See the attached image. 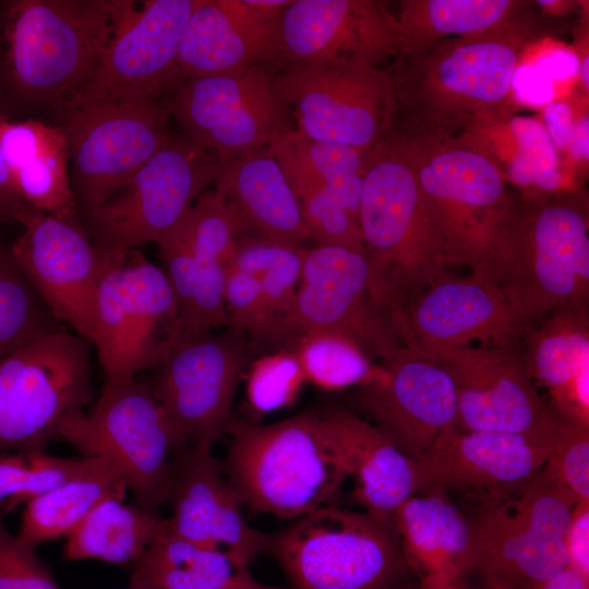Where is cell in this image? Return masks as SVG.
Wrapping results in <instances>:
<instances>
[{
	"mask_svg": "<svg viewBox=\"0 0 589 589\" xmlns=\"http://www.w3.org/2000/svg\"><path fill=\"white\" fill-rule=\"evenodd\" d=\"M157 245L179 310L181 338L208 334L215 327L228 325L227 265L199 259L165 241Z\"/></svg>",
	"mask_w": 589,
	"mask_h": 589,
	"instance_id": "cell-37",
	"label": "cell"
},
{
	"mask_svg": "<svg viewBox=\"0 0 589 589\" xmlns=\"http://www.w3.org/2000/svg\"><path fill=\"white\" fill-rule=\"evenodd\" d=\"M239 239L232 216L214 189L200 194L185 215L159 241L177 245L199 259L227 265Z\"/></svg>",
	"mask_w": 589,
	"mask_h": 589,
	"instance_id": "cell-42",
	"label": "cell"
},
{
	"mask_svg": "<svg viewBox=\"0 0 589 589\" xmlns=\"http://www.w3.org/2000/svg\"><path fill=\"white\" fill-rule=\"evenodd\" d=\"M388 135L412 166L436 214L445 264L484 275L521 195L496 158L473 139L396 120Z\"/></svg>",
	"mask_w": 589,
	"mask_h": 589,
	"instance_id": "cell-3",
	"label": "cell"
},
{
	"mask_svg": "<svg viewBox=\"0 0 589 589\" xmlns=\"http://www.w3.org/2000/svg\"><path fill=\"white\" fill-rule=\"evenodd\" d=\"M275 75L276 67L260 64L189 79L167 98V108L185 137L224 164L293 129Z\"/></svg>",
	"mask_w": 589,
	"mask_h": 589,
	"instance_id": "cell-14",
	"label": "cell"
},
{
	"mask_svg": "<svg viewBox=\"0 0 589 589\" xmlns=\"http://www.w3.org/2000/svg\"><path fill=\"white\" fill-rule=\"evenodd\" d=\"M484 276L531 322L557 310L589 309L587 194L573 189L521 196Z\"/></svg>",
	"mask_w": 589,
	"mask_h": 589,
	"instance_id": "cell-4",
	"label": "cell"
},
{
	"mask_svg": "<svg viewBox=\"0 0 589 589\" xmlns=\"http://www.w3.org/2000/svg\"><path fill=\"white\" fill-rule=\"evenodd\" d=\"M168 520L140 506L109 498L95 507L68 536V560L96 558L112 564L134 561L166 529Z\"/></svg>",
	"mask_w": 589,
	"mask_h": 589,
	"instance_id": "cell-36",
	"label": "cell"
},
{
	"mask_svg": "<svg viewBox=\"0 0 589 589\" xmlns=\"http://www.w3.org/2000/svg\"><path fill=\"white\" fill-rule=\"evenodd\" d=\"M10 247L28 283L57 320L88 342L95 299L106 262L79 219L33 211Z\"/></svg>",
	"mask_w": 589,
	"mask_h": 589,
	"instance_id": "cell-19",
	"label": "cell"
},
{
	"mask_svg": "<svg viewBox=\"0 0 589 589\" xmlns=\"http://www.w3.org/2000/svg\"><path fill=\"white\" fill-rule=\"evenodd\" d=\"M220 163L183 134L173 135L111 197L79 218L104 251L157 243L215 181Z\"/></svg>",
	"mask_w": 589,
	"mask_h": 589,
	"instance_id": "cell-12",
	"label": "cell"
},
{
	"mask_svg": "<svg viewBox=\"0 0 589 589\" xmlns=\"http://www.w3.org/2000/svg\"><path fill=\"white\" fill-rule=\"evenodd\" d=\"M290 347L305 380L323 389L362 386L378 372V364H374L353 344L333 334L302 333Z\"/></svg>",
	"mask_w": 589,
	"mask_h": 589,
	"instance_id": "cell-40",
	"label": "cell"
},
{
	"mask_svg": "<svg viewBox=\"0 0 589 589\" xmlns=\"http://www.w3.org/2000/svg\"><path fill=\"white\" fill-rule=\"evenodd\" d=\"M398 589H432V587L423 580L418 581V582H413L411 580Z\"/></svg>",
	"mask_w": 589,
	"mask_h": 589,
	"instance_id": "cell-58",
	"label": "cell"
},
{
	"mask_svg": "<svg viewBox=\"0 0 589 589\" xmlns=\"http://www.w3.org/2000/svg\"><path fill=\"white\" fill-rule=\"evenodd\" d=\"M392 524L404 553L416 572L440 589L461 581L472 570L473 536L470 521L441 490L414 493L394 512Z\"/></svg>",
	"mask_w": 589,
	"mask_h": 589,
	"instance_id": "cell-28",
	"label": "cell"
},
{
	"mask_svg": "<svg viewBox=\"0 0 589 589\" xmlns=\"http://www.w3.org/2000/svg\"><path fill=\"white\" fill-rule=\"evenodd\" d=\"M58 437L83 457L107 459L137 506L156 515L169 497L173 456L188 445L168 411L136 376L106 377L93 406L68 420Z\"/></svg>",
	"mask_w": 589,
	"mask_h": 589,
	"instance_id": "cell-7",
	"label": "cell"
},
{
	"mask_svg": "<svg viewBox=\"0 0 589 589\" xmlns=\"http://www.w3.org/2000/svg\"><path fill=\"white\" fill-rule=\"evenodd\" d=\"M526 530L565 541L577 497L544 466L530 478L478 497Z\"/></svg>",
	"mask_w": 589,
	"mask_h": 589,
	"instance_id": "cell-38",
	"label": "cell"
},
{
	"mask_svg": "<svg viewBox=\"0 0 589 589\" xmlns=\"http://www.w3.org/2000/svg\"><path fill=\"white\" fill-rule=\"evenodd\" d=\"M550 81H564L578 73V57L565 48H554L531 62Z\"/></svg>",
	"mask_w": 589,
	"mask_h": 589,
	"instance_id": "cell-54",
	"label": "cell"
},
{
	"mask_svg": "<svg viewBox=\"0 0 589 589\" xmlns=\"http://www.w3.org/2000/svg\"><path fill=\"white\" fill-rule=\"evenodd\" d=\"M589 58L588 56L584 57L581 61H579L578 67V73L580 75V79L582 81L584 86L586 87V92L589 89Z\"/></svg>",
	"mask_w": 589,
	"mask_h": 589,
	"instance_id": "cell-57",
	"label": "cell"
},
{
	"mask_svg": "<svg viewBox=\"0 0 589 589\" xmlns=\"http://www.w3.org/2000/svg\"><path fill=\"white\" fill-rule=\"evenodd\" d=\"M305 380L293 352L276 353L254 364L250 371L248 396L259 411H271L289 404Z\"/></svg>",
	"mask_w": 589,
	"mask_h": 589,
	"instance_id": "cell-48",
	"label": "cell"
},
{
	"mask_svg": "<svg viewBox=\"0 0 589 589\" xmlns=\"http://www.w3.org/2000/svg\"><path fill=\"white\" fill-rule=\"evenodd\" d=\"M277 58L278 27L256 22L242 0H200L178 51L184 81L260 64L277 67Z\"/></svg>",
	"mask_w": 589,
	"mask_h": 589,
	"instance_id": "cell-25",
	"label": "cell"
},
{
	"mask_svg": "<svg viewBox=\"0 0 589 589\" xmlns=\"http://www.w3.org/2000/svg\"><path fill=\"white\" fill-rule=\"evenodd\" d=\"M543 119L545 130L556 149H564L569 146L574 120L567 104L563 101H551L544 106Z\"/></svg>",
	"mask_w": 589,
	"mask_h": 589,
	"instance_id": "cell-53",
	"label": "cell"
},
{
	"mask_svg": "<svg viewBox=\"0 0 589 589\" xmlns=\"http://www.w3.org/2000/svg\"><path fill=\"white\" fill-rule=\"evenodd\" d=\"M277 88L304 136L371 151L392 130L397 104L387 69L288 63Z\"/></svg>",
	"mask_w": 589,
	"mask_h": 589,
	"instance_id": "cell-13",
	"label": "cell"
},
{
	"mask_svg": "<svg viewBox=\"0 0 589 589\" xmlns=\"http://www.w3.org/2000/svg\"><path fill=\"white\" fill-rule=\"evenodd\" d=\"M515 101L529 106H545L553 100V82L533 64H519L512 80Z\"/></svg>",
	"mask_w": 589,
	"mask_h": 589,
	"instance_id": "cell-50",
	"label": "cell"
},
{
	"mask_svg": "<svg viewBox=\"0 0 589 589\" xmlns=\"http://www.w3.org/2000/svg\"><path fill=\"white\" fill-rule=\"evenodd\" d=\"M129 0L0 1V117L76 107Z\"/></svg>",
	"mask_w": 589,
	"mask_h": 589,
	"instance_id": "cell-1",
	"label": "cell"
},
{
	"mask_svg": "<svg viewBox=\"0 0 589 589\" xmlns=\"http://www.w3.org/2000/svg\"><path fill=\"white\" fill-rule=\"evenodd\" d=\"M182 335L165 272L135 249L106 251L89 340L106 377L159 365Z\"/></svg>",
	"mask_w": 589,
	"mask_h": 589,
	"instance_id": "cell-11",
	"label": "cell"
},
{
	"mask_svg": "<svg viewBox=\"0 0 589 589\" xmlns=\"http://www.w3.org/2000/svg\"><path fill=\"white\" fill-rule=\"evenodd\" d=\"M302 256L289 320L296 337L333 334L380 363L409 346L406 313L375 275L366 253L315 245L303 249Z\"/></svg>",
	"mask_w": 589,
	"mask_h": 589,
	"instance_id": "cell-9",
	"label": "cell"
},
{
	"mask_svg": "<svg viewBox=\"0 0 589 589\" xmlns=\"http://www.w3.org/2000/svg\"><path fill=\"white\" fill-rule=\"evenodd\" d=\"M294 195L314 188L338 194L359 217L360 194L370 151L315 141L294 128L267 146Z\"/></svg>",
	"mask_w": 589,
	"mask_h": 589,
	"instance_id": "cell-34",
	"label": "cell"
},
{
	"mask_svg": "<svg viewBox=\"0 0 589 589\" xmlns=\"http://www.w3.org/2000/svg\"><path fill=\"white\" fill-rule=\"evenodd\" d=\"M252 356L239 329L182 337L145 381L193 447L212 449L232 422L238 385Z\"/></svg>",
	"mask_w": 589,
	"mask_h": 589,
	"instance_id": "cell-16",
	"label": "cell"
},
{
	"mask_svg": "<svg viewBox=\"0 0 589 589\" xmlns=\"http://www.w3.org/2000/svg\"><path fill=\"white\" fill-rule=\"evenodd\" d=\"M0 151L13 184L33 209L79 219L62 127L0 117Z\"/></svg>",
	"mask_w": 589,
	"mask_h": 589,
	"instance_id": "cell-30",
	"label": "cell"
},
{
	"mask_svg": "<svg viewBox=\"0 0 589 589\" xmlns=\"http://www.w3.org/2000/svg\"><path fill=\"white\" fill-rule=\"evenodd\" d=\"M473 519V566L489 587L542 589L569 567L565 541L537 536L485 502Z\"/></svg>",
	"mask_w": 589,
	"mask_h": 589,
	"instance_id": "cell-29",
	"label": "cell"
},
{
	"mask_svg": "<svg viewBox=\"0 0 589 589\" xmlns=\"http://www.w3.org/2000/svg\"><path fill=\"white\" fill-rule=\"evenodd\" d=\"M409 349L440 347H520L533 323L489 277L446 275L406 309Z\"/></svg>",
	"mask_w": 589,
	"mask_h": 589,
	"instance_id": "cell-23",
	"label": "cell"
},
{
	"mask_svg": "<svg viewBox=\"0 0 589 589\" xmlns=\"http://www.w3.org/2000/svg\"><path fill=\"white\" fill-rule=\"evenodd\" d=\"M225 300L228 325L241 330L252 345L291 346L296 338L293 332L271 310L257 283L228 265Z\"/></svg>",
	"mask_w": 589,
	"mask_h": 589,
	"instance_id": "cell-45",
	"label": "cell"
},
{
	"mask_svg": "<svg viewBox=\"0 0 589 589\" xmlns=\"http://www.w3.org/2000/svg\"><path fill=\"white\" fill-rule=\"evenodd\" d=\"M532 5L534 2L520 0H401L394 13L399 28V53L443 38L533 26L529 12Z\"/></svg>",
	"mask_w": 589,
	"mask_h": 589,
	"instance_id": "cell-32",
	"label": "cell"
},
{
	"mask_svg": "<svg viewBox=\"0 0 589 589\" xmlns=\"http://www.w3.org/2000/svg\"><path fill=\"white\" fill-rule=\"evenodd\" d=\"M555 411L548 404L526 432L462 431L455 424L413 459L416 492L441 490L480 497L537 473L551 450Z\"/></svg>",
	"mask_w": 589,
	"mask_h": 589,
	"instance_id": "cell-18",
	"label": "cell"
},
{
	"mask_svg": "<svg viewBox=\"0 0 589 589\" xmlns=\"http://www.w3.org/2000/svg\"><path fill=\"white\" fill-rule=\"evenodd\" d=\"M33 211L19 195L0 151V226L21 225Z\"/></svg>",
	"mask_w": 589,
	"mask_h": 589,
	"instance_id": "cell-52",
	"label": "cell"
},
{
	"mask_svg": "<svg viewBox=\"0 0 589 589\" xmlns=\"http://www.w3.org/2000/svg\"><path fill=\"white\" fill-rule=\"evenodd\" d=\"M250 15L260 24L278 27L283 13L292 0H242Z\"/></svg>",
	"mask_w": 589,
	"mask_h": 589,
	"instance_id": "cell-55",
	"label": "cell"
},
{
	"mask_svg": "<svg viewBox=\"0 0 589 589\" xmlns=\"http://www.w3.org/2000/svg\"><path fill=\"white\" fill-rule=\"evenodd\" d=\"M223 470L243 504L296 520L334 504L348 478L318 412L271 424L232 421Z\"/></svg>",
	"mask_w": 589,
	"mask_h": 589,
	"instance_id": "cell-5",
	"label": "cell"
},
{
	"mask_svg": "<svg viewBox=\"0 0 589 589\" xmlns=\"http://www.w3.org/2000/svg\"><path fill=\"white\" fill-rule=\"evenodd\" d=\"M378 365L377 374L360 386L357 405L368 421L413 460L456 423L453 381L438 363L407 347Z\"/></svg>",
	"mask_w": 589,
	"mask_h": 589,
	"instance_id": "cell-22",
	"label": "cell"
},
{
	"mask_svg": "<svg viewBox=\"0 0 589 589\" xmlns=\"http://www.w3.org/2000/svg\"><path fill=\"white\" fill-rule=\"evenodd\" d=\"M211 450L188 444L173 456L168 529L187 540L224 550L249 567L267 550L268 537L248 524L239 494Z\"/></svg>",
	"mask_w": 589,
	"mask_h": 589,
	"instance_id": "cell-24",
	"label": "cell"
},
{
	"mask_svg": "<svg viewBox=\"0 0 589 589\" xmlns=\"http://www.w3.org/2000/svg\"><path fill=\"white\" fill-rule=\"evenodd\" d=\"M88 341L61 327L0 357V450L44 452L93 398Z\"/></svg>",
	"mask_w": 589,
	"mask_h": 589,
	"instance_id": "cell-10",
	"label": "cell"
},
{
	"mask_svg": "<svg viewBox=\"0 0 589 589\" xmlns=\"http://www.w3.org/2000/svg\"><path fill=\"white\" fill-rule=\"evenodd\" d=\"M127 490L112 464L92 457L81 473L27 502L16 536L33 548L68 537L104 501H123Z\"/></svg>",
	"mask_w": 589,
	"mask_h": 589,
	"instance_id": "cell-33",
	"label": "cell"
},
{
	"mask_svg": "<svg viewBox=\"0 0 589 589\" xmlns=\"http://www.w3.org/2000/svg\"><path fill=\"white\" fill-rule=\"evenodd\" d=\"M520 351L534 386L557 395L589 368V309L557 310L533 322Z\"/></svg>",
	"mask_w": 589,
	"mask_h": 589,
	"instance_id": "cell-35",
	"label": "cell"
},
{
	"mask_svg": "<svg viewBox=\"0 0 589 589\" xmlns=\"http://www.w3.org/2000/svg\"><path fill=\"white\" fill-rule=\"evenodd\" d=\"M4 527L3 525V521H2V512L0 510V529Z\"/></svg>",
	"mask_w": 589,
	"mask_h": 589,
	"instance_id": "cell-60",
	"label": "cell"
},
{
	"mask_svg": "<svg viewBox=\"0 0 589 589\" xmlns=\"http://www.w3.org/2000/svg\"><path fill=\"white\" fill-rule=\"evenodd\" d=\"M508 128L514 152L507 176L515 184L528 190V194L521 196L537 199L560 191L558 157L544 125L531 117L513 116Z\"/></svg>",
	"mask_w": 589,
	"mask_h": 589,
	"instance_id": "cell-44",
	"label": "cell"
},
{
	"mask_svg": "<svg viewBox=\"0 0 589 589\" xmlns=\"http://www.w3.org/2000/svg\"><path fill=\"white\" fill-rule=\"evenodd\" d=\"M200 0H152L110 41L77 105L165 101L184 81L178 51ZM74 109V108H73Z\"/></svg>",
	"mask_w": 589,
	"mask_h": 589,
	"instance_id": "cell-17",
	"label": "cell"
},
{
	"mask_svg": "<svg viewBox=\"0 0 589 589\" xmlns=\"http://www.w3.org/2000/svg\"><path fill=\"white\" fill-rule=\"evenodd\" d=\"M399 49L396 17L383 1L292 0L278 24L276 68L299 62L377 68Z\"/></svg>",
	"mask_w": 589,
	"mask_h": 589,
	"instance_id": "cell-20",
	"label": "cell"
},
{
	"mask_svg": "<svg viewBox=\"0 0 589 589\" xmlns=\"http://www.w3.org/2000/svg\"><path fill=\"white\" fill-rule=\"evenodd\" d=\"M128 589H279L257 581L228 552L167 528L134 561Z\"/></svg>",
	"mask_w": 589,
	"mask_h": 589,
	"instance_id": "cell-31",
	"label": "cell"
},
{
	"mask_svg": "<svg viewBox=\"0 0 589 589\" xmlns=\"http://www.w3.org/2000/svg\"><path fill=\"white\" fill-rule=\"evenodd\" d=\"M34 549L0 529V589H61Z\"/></svg>",
	"mask_w": 589,
	"mask_h": 589,
	"instance_id": "cell-49",
	"label": "cell"
},
{
	"mask_svg": "<svg viewBox=\"0 0 589 589\" xmlns=\"http://www.w3.org/2000/svg\"><path fill=\"white\" fill-rule=\"evenodd\" d=\"M267 550L291 589H398L416 573L392 522L335 504L293 520Z\"/></svg>",
	"mask_w": 589,
	"mask_h": 589,
	"instance_id": "cell-8",
	"label": "cell"
},
{
	"mask_svg": "<svg viewBox=\"0 0 589 589\" xmlns=\"http://www.w3.org/2000/svg\"><path fill=\"white\" fill-rule=\"evenodd\" d=\"M91 461L92 457L59 458L44 452L0 455V510L12 512L81 473Z\"/></svg>",
	"mask_w": 589,
	"mask_h": 589,
	"instance_id": "cell-43",
	"label": "cell"
},
{
	"mask_svg": "<svg viewBox=\"0 0 589 589\" xmlns=\"http://www.w3.org/2000/svg\"><path fill=\"white\" fill-rule=\"evenodd\" d=\"M359 224L375 275L405 312L418 294L448 275L434 208L388 134L368 156Z\"/></svg>",
	"mask_w": 589,
	"mask_h": 589,
	"instance_id": "cell-6",
	"label": "cell"
},
{
	"mask_svg": "<svg viewBox=\"0 0 589 589\" xmlns=\"http://www.w3.org/2000/svg\"><path fill=\"white\" fill-rule=\"evenodd\" d=\"M413 351L443 366L456 393L455 425L462 431L520 433L546 409L531 382L520 347H440Z\"/></svg>",
	"mask_w": 589,
	"mask_h": 589,
	"instance_id": "cell-21",
	"label": "cell"
},
{
	"mask_svg": "<svg viewBox=\"0 0 589 589\" xmlns=\"http://www.w3.org/2000/svg\"><path fill=\"white\" fill-rule=\"evenodd\" d=\"M443 589H468L466 588L461 581L457 582V584H453L450 586H447L446 588H443ZM489 589H501V588H497V587H489Z\"/></svg>",
	"mask_w": 589,
	"mask_h": 589,
	"instance_id": "cell-59",
	"label": "cell"
},
{
	"mask_svg": "<svg viewBox=\"0 0 589 589\" xmlns=\"http://www.w3.org/2000/svg\"><path fill=\"white\" fill-rule=\"evenodd\" d=\"M533 31L448 37L397 55L387 68L396 118L476 140L494 132L513 117L512 80Z\"/></svg>",
	"mask_w": 589,
	"mask_h": 589,
	"instance_id": "cell-2",
	"label": "cell"
},
{
	"mask_svg": "<svg viewBox=\"0 0 589 589\" xmlns=\"http://www.w3.org/2000/svg\"><path fill=\"white\" fill-rule=\"evenodd\" d=\"M165 101L86 103L62 125L79 218L122 189L169 140Z\"/></svg>",
	"mask_w": 589,
	"mask_h": 589,
	"instance_id": "cell-15",
	"label": "cell"
},
{
	"mask_svg": "<svg viewBox=\"0 0 589 589\" xmlns=\"http://www.w3.org/2000/svg\"><path fill=\"white\" fill-rule=\"evenodd\" d=\"M214 183L240 239L294 247L309 240L298 200L267 146L220 164Z\"/></svg>",
	"mask_w": 589,
	"mask_h": 589,
	"instance_id": "cell-27",
	"label": "cell"
},
{
	"mask_svg": "<svg viewBox=\"0 0 589 589\" xmlns=\"http://www.w3.org/2000/svg\"><path fill=\"white\" fill-rule=\"evenodd\" d=\"M302 252L301 247L241 238L227 263L257 283L271 310L290 328L289 320L302 272Z\"/></svg>",
	"mask_w": 589,
	"mask_h": 589,
	"instance_id": "cell-39",
	"label": "cell"
},
{
	"mask_svg": "<svg viewBox=\"0 0 589 589\" xmlns=\"http://www.w3.org/2000/svg\"><path fill=\"white\" fill-rule=\"evenodd\" d=\"M569 149L576 161H588L589 158V119L582 116L574 124V131L569 143Z\"/></svg>",
	"mask_w": 589,
	"mask_h": 589,
	"instance_id": "cell-56",
	"label": "cell"
},
{
	"mask_svg": "<svg viewBox=\"0 0 589 589\" xmlns=\"http://www.w3.org/2000/svg\"><path fill=\"white\" fill-rule=\"evenodd\" d=\"M544 468L578 502H589V423L555 411L553 442Z\"/></svg>",
	"mask_w": 589,
	"mask_h": 589,
	"instance_id": "cell-47",
	"label": "cell"
},
{
	"mask_svg": "<svg viewBox=\"0 0 589 589\" xmlns=\"http://www.w3.org/2000/svg\"><path fill=\"white\" fill-rule=\"evenodd\" d=\"M318 417L348 477L354 479L353 494L364 513L392 522L397 507L416 492L412 459L351 410L334 408L318 412Z\"/></svg>",
	"mask_w": 589,
	"mask_h": 589,
	"instance_id": "cell-26",
	"label": "cell"
},
{
	"mask_svg": "<svg viewBox=\"0 0 589 589\" xmlns=\"http://www.w3.org/2000/svg\"><path fill=\"white\" fill-rule=\"evenodd\" d=\"M60 323L35 292L10 244L0 240V357Z\"/></svg>",
	"mask_w": 589,
	"mask_h": 589,
	"instance_id": "cell-41",
	"label": "cell"
},
{
	"mask_svg": "<svg viewBox=\"0 0 589 589\" xmlns=\"http://www.w3.org/2000/svg\"><path fill=\"white\" fill-rule=\"evenodd\" d=\"M569 567L588 579L589 502H578L566 537Z\"/></svg>",
	"mask_w": 589,
	"mask_h": 589,
	"instance_id": "cell-51",
	"label": "cell"
},
{
	"mask_svg": "<svg viewBox=\"0 0 589 589\" xmlns=\"http://www.w3.org/2000/svg\"><path fill=\"white\" fill-rule=\"evenodd\" d=\"M308 239L321 247H340L365 253L359 217L327 188L296 195Z\"/></svg>",
	"mask_w": 589,
	"mask_h": 589,
	"instance_id": "cell-46",
	"label": "cell"
}]
</instances>
